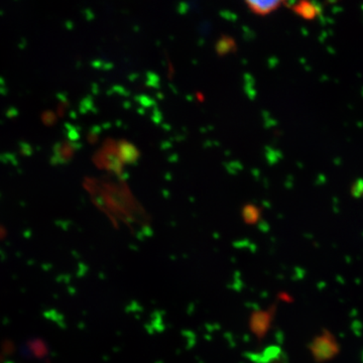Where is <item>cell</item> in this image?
<instances>
[{
	"mask_svg": "<svg viewBox=\"0 0 363 363\" xmlns=\"http://www.w3.org/2000/svg\"><path fill=\"white\" fill-rule=\"evenodd\" d=\"M278 310V303H272L266 308L253 310L248 316V330L259 342H262L271 332Z\"/></svg>",
	"mask_w": 363,
	"mask_h": 363,
	"instance_id": "1",
	"label": "cell"
},
{
	"mask_svg": "<svg viewBox=\"0 0 363 363\" xmlns=\"http://www.w3.org/2000/svg\"><path fill=\"white\" fill-rule=\"evenodd\" d=\"M241 215H242L243 221L247 225H255L262 218V211L259 208L252 204L245 205L242 208Z\"/></svg>",
	"mask_w": 363,
	"mask_h": 363,
	"instance_id": "4",
	"label": "cell"
},
{
	"mask_svg": "<svg viewBox=\"0 0 363 363\" xmlns=\"http://www.w3.org/2000/svg\"><path fill=\"white\" fill-rule=\"evenodd\" d=\"M248 9L253 13L267 16L278 9L283 4L281 1H247Z\"/></svg>",
	"mask_w": 363,
	"mask_h": 363,
	"instance_id": "3",
	"label": "cell"
},
{
	"mask_svg": "<svg viewBox=\"0 0 363 363\" xmlns=\"http://www.w3.org/2000/svg\"><path fill=\"white\" fill-rule=\"evenodd\" d=\"M293 9L298 16L307 18V20H312V18H316L318 14L317 7L315 6V4H311V2H300V4H296Z\"/></svg>",
	"mask_w": 363,
	"mask_h": 363,
	"instance_id": "5",
	"label": "cell"
},
{
	"mask_svg": "<svg viewBox=\"0 0 363 363\" xmlns=\"http://www.w3.org/2000/svg\"><path fill=\"white\" fill-rule=\"evenodd\" d=\"M310 354L316 363L330 362L339 353V344L330 331L323 330L315 336L310 342Z\"/></svg>",
	"mask_w": 363,
	"mask_h": 363,
	"instance_id": "2",
	"label": "cell"
},
{
	"mask_svg": "<svg viewBox=\"0 0 363 363\" xmlns=\"http://www.w3.org/2000/svg\"><path fill=\"white\" fill-rule=\"evenodd\" d=\"M233 40L223 38V39L219 40L218 43H217L216 49L219 54H227V52L233 51Z\"/></svg>",
	"mask_w": 363,
	"mask_h": 363,
	"instance_id": "6",
	"label": "cell"
}]
</instances>
